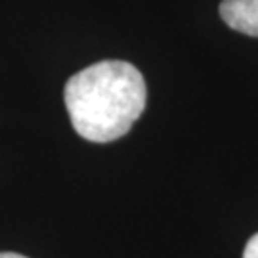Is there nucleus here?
I'll use <instances>...</instances> for the list:
<instances>
[{"label":"nucleus","mask_w":258,"mask_h":258,"mask_svg":"<svg viewBox=\"0 0 258 258\" xmlns=\"http://www.w3.org/2000/svg\"><path fill=\"white\" fill-rule=\"evenodd\" d=\"M79 136L107 144L124 136L146 109V81L128 61L103 59L75 73L63 90Z\"/></svg>","instance_id":"1"},{"label":"nucleus","mask_w":258,"mask_h":258,"mask_svg":"<svg viewBox=\"0 0 258 258\" xmlns=\"http://www.w3.org/2000/svg\"><path fill=\"white\" fill-rule=\"evenodd\" d=\"M220 16L233 31L258 37V0H224Z\"/></svg>","instance_id":"2"},{"label":"nucleus","mask_w":258,"mask_h":258,"mask_svg":"<svg viewBox=\"0 0 258 258\" xmlns=\"http://www.w3.org/2000/svg\"><path fill=\"white\" fill-rule=\"evenodd\" d=\"M243 258H258V233L249 239L245 252H243Z\"/></svg>","instance_id":"3"},{"label":"nucleus","mask_w":258,"mask_h":258,"mask_svg":"<svg viewBox=\"0 0 258 258\" xmlns=\"http://www.w3.org/2000/svg\"><path fill=\"white\" fill-rule=\"evenodd\" d=\"M0 258H27V256L18 254V252H0Z\"/></svg>","instance_id":"4"}]
</instances>
